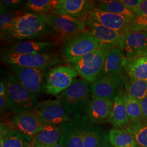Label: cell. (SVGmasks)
Here are the masks:
<instances>
[{
    "instance_id": "cell-1",
    "label": "cell",
    "mask_w": 147,
    "mask_h": 147,
    "mask_svg": "<svg viewBox=\"0 0 147 147\" xmlns=\"http://www.w3.org/2000/svg\"><path fill=\"white\" fill-rule=\"evenodd\" d=\"M88 15L95 21L122 35L131 32L147 31V17L142 15L133 18L102 11L96 7L88 11Z\"/></svg>"
},
{
    "instance_id": "cell-2",
    "label": "cell",
    "mask_w": 147,
    "mask_h": 147,
    "mask_svg": "<svg viewBox=\"0 0 147 147\" xmlns=\"http://www.w3.org/2000/svg\"><path fill=\"white\" fill-rule=\"evenodd\" d=\"M2 81L6 88L8 104L14 114L31 111L38 104L37 97L20 84L12 74L5 73Z\"/></svg>"
},
{
    "instance_id": "cell-3",
    "label": "cell",
    "mask_w": 147,
    "mask_h": 147,
    "mask_svg": "<svg viewBox=\"0 0 147 147\" xmlns=\"http://www.w3.org/2000/svg\"><path fill=\"white\" fill-rule=\"evenodd\" d=\"M112 47L102 44L99 49L86 55L65 60L69 65L87 82H94L100 75L107 51Z\"/></svg>"
},
{
    "instance_id": "cell-4",
    "label": "cell",
    "mask_w": 147,
    "mask_h": 147,
    "mask_svg": "<svg viewBox=\"0 0 147 147\" xmlns=\"http://www.w3.org/2000/svg\"><path fill=\"white\" fill-rule=\"evenodd\" d=\"M48 26L42 16L28 12L14 19L7 39L21 40L38 38L45 33Z\"/></svg>"
},
{
    "instance_id": "cell-5",
    "label": "cell",
    "mask_w": 147,
    "mask_h": 147,
    "mask_svg": "<svg viewBox=\"0 0 147 147\" xmlns=\"http://www.w3.org/2000/svg\"><path fill=\"white\" fill-rule=\"evenodd\" d=\"M89 93L88 82L82 79H75L59 97L66 113L73 117L86 110L90 100Z\"/></svg>"
},
{
    "instance_id": "cell-6",
    "label": "cell",
    "mask_w": 147,
    "mask_h": 147,
    "mask_svg": "<svg viewBox=\"0 0 147 147\" xmlns=\"http://www.w3.org/2000/svg\"><path fill=\"white\" fill-rule=\"evenodd\" d=\"M2 57L5 62L10 65L39 69L47 70L62 62L58 54L53 53L18 55L5 51Z\"/></svg>"
},
{
    "instance_id": "cell-7",
    "label": "cell",
    "mask_w": 147,
    "mask_h": 147,
    "mask_svg": "<svg viewBox=\"0 0 147 147\" xmlns=\"http://www.w3.org/2000/svg\"><path fill=\"white\" fill-rule=\"evenodd\" d=\"M102 45L86 32H82L65 38L62 46V55L65 60L77 58L97 50Z\"/></svg>"
},
{
    "instance_id": "cell-8",
    "label": "cell",
    "mask_w": 147,
    "mask_h": 147,
    "mask_svg": "<svg viewBox=\"0 0 147 147\" xmlns=\"http://www.w3.org/2000/svg\"><path fill=\"white\" fill-rule=\"evenodd\" d=\"M13 75L17 81L32 94L38 97L45 91L47 69L32 68L10 65Z\"/></svg>"
},
{
    "instance_id": "cell-9",
    "label": "cell",
    "mask_w": 147,
    "mask_h": 147,
    "mask_svg": "<svg viewBox=\"0 0 147 147\" xmlns=\"http://www.w3.org/2000/svg\"><path fill=\"white\" fill-rule=\"evenodd\" d=\"M88 119L86 114H77L60 125L61 135L59 143L63 147H84V131Z\"/></svg>"
},
{
    "instance_id": "cell-10",
    "label": "cell",
    "mask_w": 147,
    "mask_h": 147,
    "mask_svg": "<svg viewBox=\"0 0 147 147\" xmlns=\"http://www.w3.org/2000/svg\"><path fill=\"white\" fill-rule=\"evenodd\" d=\"M31 111L40 121L47 124L59 126L68 122L71 118L63 109L59 97L55 100L38 102Z\"/></svg>"
},
{
    "instance_id": "cell-11",
    "label": "cell",
    "mask_w": 147,
    "mask_h": 147,
    "mask_svg": "<svg viewBox=\"0 0 147 147\" xmlns=\"http://www.w3.org/2000/svg\"><path fill=\"white\" fill-rule=\"evenodd\" d=\"M78 73L70 65H61L51 69L47 73L45 92L49 94L58 95L72 84Z\"/></svg>"
},
{
    "instance_id": "cell-12",
    "label": "cell",
    "mask_w": 147,
    "mask_h": 147,
    "mask_svg": "<svg viewBox=\"0 0 147 147\" xmlns=\"http://www.w3.org/2000/svg\"><path fill=\"white\" fill-rule=\"evenodd\" d=\"M124 83L122 76H99L90 88L92 97L113 100L117 95L123 94Z\"/></svg>"
},
{
    "instance_id": "cell-13",
    "label": "cell",
    "mask_w": 147,
    "mask_h": 147,
    "mask_svg": "<svg viewBox=\"0 0 147 147\" xmlns=\"http://www.w3.org/2000/svg\"><path fill=\"white\" fill-rule=\"evenodd\" d=\"M42 16L49 26L51 27L65 38L85 31L86 25L83 20L70 16L54 14Z\"/></svg>"
},
{
    "instance_id": "cell-14",
    "label": "cell",
    "mask_w": 147,
    "mask_h": 147,
    "mask_svg": "<svg viewBox=\"0 0 147 147\" xmlns=\"http://www.w3.org/2000/svg\"><path fill=\"white\" fill-rule=\"evenodd\" d=\"M11 122L13 129L21 133L30 142H31L33 137L47 125L32 111L15 115L12 117Z\"/></svg>"
},
{
    "instance_id": "cell-15",
    "label": "cell",
    "mask_w": 147,
    "mask_h": 147,
    "mask_svg": "<svg viewBox=\"0 0 147 147\" xmlns=\"http://www.w3.org/2000/svg\"><path fill=\"white\" fill-rule=\"evenodd\" d=\"M125 58L147 54V31L131 32L123 35L119 45Z\"/></svg>"
},
{
    "instance_id": "cell-16",
    "label": "cell",
    "mask_w": 147,
    "mask_h": 147,
    "mask_svg": "<svg viewBox=\"0 0 147 147\" xmlns=\"http://www.w3.org/2000/svg\"><path fill=\"white\" fill-rule=\"evenodd\" d=\"M95 7L93 1L59 0L53 14L70 16L84 20L88 16V11Z\"/></svg>"
},
{
    "instance_id": "cell-17",
    "label": "cell",
    "mask_w": 147,
    "mask_h": 147,
    "mask_svg": "<svg viewBox=\"0 0 147 147\" xmlns=\"http://www.w3.org/2000/svg\"><path fill=\"white\" fill-rule=\"evenodd\" d=\"M84 22L85 31L98 39L102 44L112 47H119L121 37L123 35L95 21L88 16L84 20Z\"/></svg>"
},
{
    "instance_id": "cell-18",
    "label": "cell",
    "mask_w": 147,
    "mask_h": 147,
    "mask_svg": "<svg viewBox=\"0 0 147 147\" xmlns=\"http://www.w3.org/2000/svg\"><path fill=\"white\" fill-rule=\"evenodd\" d=\"M112 107V101L92 97L85 111L92 123L102 124L110 122Z\"/></svg>"
},
{
    "instance_id": "cell-19",
    "label": "cell",
    "mask_w": 147,
    "mask_h": 147,
    "mask_svg": "<svg viewBox=\"0 0 147 147\" xmlns=\"http://www.w3.org/2000/svg\"><path fill=\"white\" fill-rule=\"evenodd\" d=\"M124 58L120 47H111L107 53L104 64L99 76H122L124 72Z\"/></svg>"
},
{
    "instance_id": "cell-20",
    "label": "cell",
    "mask_w": 147,
    "mask_h": 147,
    "mask_svg": "<svg viewBox=\"0 0 147 147\" xmlns=\"http://www.w3.org/2000/svg\"><path fill=\"white\" fill-rule=\"evenodd\" d=\"M109 141V134L101 126L94 125L88 119L84 131V147H98Z\"/></svg>"
},
{
    "instance_id": "cell-21",
    "label": "cell",
    "mask_w": 147,
    "mask_h": 147,
    "mask_svg": "<svg viewBox=\"0 0 147 147\" xmlns=\"http://www.w3.org/2000/svg\"><path fill=\"white\" fill-rule=\"evenodd\" d=\"M61 135L59 126L47 124L33 137L31 143L33 147H48L59 143Z\"/></svg>"
},
{
    "instance_id": "cell-22",
    "label": "cell",
    "mask_w": 147,
    "mask_h": 147,
    "mask_svg": "<svg viewBox=\"0 0 147 147\" xmlns=\"http://www.w3.org/2000/svg\"><path fill=\"white\" fill-rule=\"evenodd\" d=\"M124 73L130 77L147 81V54L124 58Z\"/></svg>"
},
{
    "instance_id": "cell-23",
    "label": "cell",
    "mask_w": 147,
    "mask_h": 147,
    "mask_svg": "<svg viewBox=\"0 0 147 147\" xmlns=\"http://www.w3.org/2000/svg\"><path fill=\"white\" fill-rule=\"evenodd\" d=\"M112 107L110 123L115 129H121L125 127L130 120L122 97V94L117 95L112 100Z\"/></svg>"
},
{
    "instance_id": "cell-24",
    "label": "cell",
    "mask_w": 147,
    "mask_h": 147,
    "mask_svg": "<svg viewBox=\"0 0 147 147\" xmlns=\"http://www.w3.org/2000/svg\"><path fill=\"white\" fill-rule=\"evenodd\" d=\"M53 46L54 44L52 42L24 41L13 44L6 51L18 55L36 54L42 53V51Z\"/></svg>"
},
{
    "instance_id": "cell-25",
    "label": "cell",
    "mask_w": 147,
    "mask_h": 147,
    "mask_svg": "<svg viewBox=\"0 0 147 147\" xmlns=\"http://www.w3.org/2000/svg\"><path fill=\"white\" fill-rule=\"evenodd\" d=\"M123 80L125 91L137 100L141 101L147 96V81L130 77L123 74Z\"/></svg>"
},
{
    "instance_id": "cell-26",
    "label": "cell",
    "mask_w": 147,
    "mask_h": 147,
    "mask_svg": "<svg viewBox=\"0 0 147 147\" xmlns=\"http://www.w3.org/2000/svg\"><path fill=\"white\" fill-rule=\"evenodd\" d=\"M109 142L113 147H138L133 135L125 129H112L109 132Z\"/></svg>"
},
{
    "instance_id": "cell-27",
    "label": "cell",
    "mask_w": 147,
    "mask_h": 147,
    "mask_svg": "<svg viewBox=\"0 0 147 147\" xmlns=\"http://www.w3.org/2000/svg\"><path fill=\"white\" fill-rule=\"evenodd\" d=\"M59 0H29L25 8L28 13L44 16L53 14Z\"/></svg>"
},
{
    "instance_id": "cell-28",
    "label": "cell",
    "mask_w": 147,
    "mask_h": 147,
    "mask_svg": "<svg viewBox=\"0 0 147 147\" xmlns=\"http://www.w3.org/2000/svg\"><path fill=\"white\" fill-rule=\"evenodd\" d=\"M96 8L102 11L113 14L125 16L130 18H137L140 16L135 14L133 11L128 8L120 1H100Z\"/></svg>"
},
{
    "instance_id": "cell-29",
    "label": "cell",
    "mask_w": 147,
    "mask_h": 147,
    "mask_svg": "<svg viewBox=\"0 0 147 147\" xmlns=\"http://www.w3.org/2000/svg\"><path fill=\"white\" fill-rule=\"evenodd\" d=\"M124 129L133 135L137 147H147V121L141 119L135 123H130Z\"/></svg>"
},
{
    "instance_id": "cell-30",
    "label": "cell",
    "mask_w": 147,
    "mask_h": 147,
    "mask_svg": "<svg viewBox=\"0 0 147 147\" xmlns=\"http://www.w3.org/2000/svg\"><path fill=\"white\" fill-rule=\"evenodd\" d=\"M122 97L130 121L135 123L142 119L140 101L137 100L125 91L123 93Z\"/></svg>"
},
{
    "instance_id": "cell-31",
    "label": "cell",
    "mask_w": 147,
    "mask_h": 147,
    "mask_svg": "<svg viewBox=\"0 0 147 147\" xmlns=\"http://www.w3.org/2000/svg\"><path fill=\"white\" fill-rule=\"evenodd\" d=\"M18 16L19 15L14 12L6 11L3 14L0 16V36L1 40L7 39L13 22Z\"/></svg>"
},
{
    "instance_id": "cell-32",
    "label": "cell",
    "mask_w": 147,
    "mask_h": 147,
    "mask_svg": "<svg viewBox=\"0 0 147 147\" xmlns=\"http://www.w3.org/2000/svg\"><path fill=\"white\" fill-rule=\"evenodd\" d=\"M27 141L21 133L13 129L6 137L4 147H24Z\"/></svg>"
},
{
    "instance_id": "cell-33",
    "label": "cell",
    "mask_w": 147,
    "mask_h": 147,
    "mask_svg": "<svg viewBox=\"0 0 147 147\" xmlns=\"http://www.w3.org/2000/svg\"><path fill=\"white\" fill-rule=\"evenodd\" d=\"M1 3L5 7L6 9L13 11L18 8L24 1L21 0H1Z\"/></svg>"
},
{
    "instance_id": "cell-34",
    "label": "cell",
    "mask_w": 147,
    "mask_h": 147,
    "mask_svg": "<svg viewBox=\"0 0 147 147\" xmlns=\"http://www.w3.org/2000/svg\"><path fill=\"white\" fill-rule=\"evenodd\" d=\"M120 2L133 11L137 8L142 3L143 0H119Z\"/></svg>"
},
{
    "instance_id": "cell-35",
    "label": "cell",
    "mask_w": 147,
    "mask_h": 147,
    "mask_svg": "<svg viewBox=\"0 0 147 147\" xmlns=\"http://www.w3.org/2000/svg\"><path fill=\"white\" fill-rule=\"evenodd\" d=\"M133 11L137 16L142 15L147 17V0H143L141 5Z\"/></svg>"
},
{
    "instance_id": "cell-36",
    "label": "cell",
    "mask_w": 147,
    "mask_h": 147,
    "mask_svg": "<svg viewBox=\"0 0 147 147\" xmlns=\"http://www.w3.org/2000/svg\"><path fill=\"white\" fill-rule=\"evenodd\" d=\"M11 129L4 123L1 122L0 124V140H5L6 137L9 134Z\"/></svg>"
},
{
    "instance_id": "cell-37",
    "label": "cell",
    "mask_w": 147,
    "mask_h": 147,
    "mask_svg": "<svg viewBox=\"0 0 147 147\" xmlns=\"http://www.w3.org/2000/svg\"><path fill=\"white\" fill-rule=\"evenodd\" d=\"M142 110V119L147 121V96L140 101Z\"/></svg>"
},
{
    "instance_id": "cell-38",
    "label": "cell",
    "mask_w": 147,
    "mask_h": 147,
    "mask_svg": "<svg viewBox=\"0 0 147 147\" xmlns=\"http://www.w3.org/2000/svg\"><path fill=\"white\" fill-rule=\"evenodd\" d=\"M9 109V106L7 102V100L6 97L0 96V110H1V114L4 112L5 111Z\"/></svg>"
},
{
    "instance_id": "cell-39",
    "label": "cell",
    "mask_w": 147,
    "mask_h": 147,
    "mask_svg": "<svg viewBox=\"0 0 147 147\" xmlns=\"http://www.w3.org/2000/svg\"><path fill=\"white\" fill-rule=\"evenodd\" d=\"M6 88L5 84L2 80L0 82V96L6 97Z\"/></svg>"
},
{
    "instance_id": "cell-40",
    "label": "cell",
    "mask_w": 147,
    "mask_h": 147,
    "mask_svg": "<svg viewBox=\"0 0 147 147\" xmlns=\"http://www.w3.org/2000/svg\"><path fill=\"white\" fill-rule=\"evenodd\" d=\"M98 147H113L112 145H111V144L109 142H106V143H103L102 144H101V145H100V146H99Z\"/></svg>"
},
{
    "instance_id": "cell-41",
    "label": "cell",
    "mask_w": 147,
    "mask_h": 147,
    "mask_svg": "<svg viewBox=\"0 0 147 147\" xmlns=\"http://www.w3.org/2000/svg\"><path fill=\"white\" fill-rule=\"evenodd\" d=\"M47 147H63L61 144H59V143H56V144H53L52 146H48Z\"/></svg>"
},
{
    "instance_id": "cell-42",
    "label": "cell",
    "mask_w": 147,
    "mask_h": 147,
    "mask_svg": "<svg viewBox=\"0 0 147 147\" xmlns=\"http://www.w3.org/2000/svg\"><path fill=\"white\" fill-rule=\"evenodd\" d=\"M24 147H33V146L32 145L31 143V142H28V141H27Z\"/></svg>"
}]
</instances>
